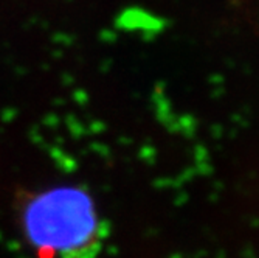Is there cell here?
<instances>
[{
  "instance_id": "obj_1",
  "label": "cell",
  "mask_w": 259,
  "mask_h": 258,
  "mask_svg": "<svg viewBox=\"0 0 259 258\" xmlns=\"http://www.w3.org/2000/svg\"><path fill=\"white\" fill-rule=\"evenodd\" d=\"M23 238L40 258H71L89 249L99 232L92 196L79 185L56 184L19 199Z\"/></svg>"
}]
</instances>
